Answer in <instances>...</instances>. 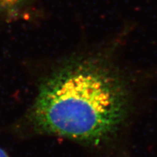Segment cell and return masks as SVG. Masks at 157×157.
Masks as SVG:
<instances>
[{
	"label": "cell",
	"instance_id": "6da1fadb",
	"mask_svg": "<svg viewBox=\"0 0 157 157\" xmlns=\"http://www.w3.org/2000/svg\"><path fill=\"white\" fill-rule=\"evenodd\" d=\"M126 102L121 83L105 61L81 58L42 82L30 117L42 132L98 143L122 121Z\"/></svg>",
	"mask_w": 157,
	"mask_h": 157
},
{
	"label": "cell",
	"instance_id": "7a4b0ae2",
	"mask_svg": "<svg viewBox=\"0 0 157 157\" xmlns=\"http://www.w3.org/2000/svg\"><path fill=\"white\" fill-rule=\"evenodd\" d=\"M28 0H0V13L13 16L23 8Z\"/></svg>",
	"mask_w": 157,
	"mask_h": 157
},
{
	"label": "cell",
	"instance_id": "3957f363",
	"mask_svg": "<svg viewBox=\"0 0 157 157\" xmlns=\"http://www.w3.org/2000/svg\"><path fill=\"white\" fill-rule=\"evenodd\" d=\"M0 157H10L4 149L0 148Z\"/></svg>",
	"mask_w": 157,
	"mask_h": 157
}]
</instances>
